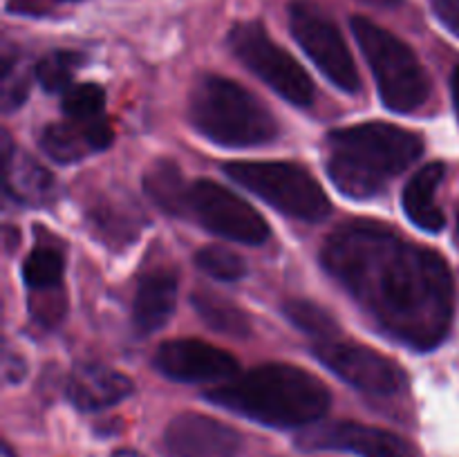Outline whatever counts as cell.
<instances>
[{"label": "cell", "instance_id": "cell-1", "mask_svg": "<svg viewBox=\"0 0 459 457\" xmlns=\"http://www.w3.org/2000/svg\"><path fill=\"white\" fill-rule=\"evenodd\" d=\"M321 263L390 341L429 352L451 332L455 285L435 251L381 224L350 222L327 237Z\"/></svg>", "mask_w": 459, "mask_h": 457}, {"label": "cell", "instance_id": "cell-2", "mask_svg": "<svg viewBox=\"0 0 459 457\" xmlns=\"http://www.w3.org/2000/svg\"><path fill=\"white\" fill-rule=\"evenodd\" d=\"M206 401L272 428H303L321 419L330 408V390L303 367L264 363L218 384Z\"/></svg>", "mask_w": 459, "mask_h": 457}, {"label": "cell", "instance_id": "cell-3", "mask_svg": "<svg viewBox=\"0 0 459 457\" xmlns=\"http://www.w3.org/2000/svg\"><path fill=\"white\" fill-rule=\"evenodd\" d=\"M424 152L417 133L393 124L350 125L327 134V175L343 195L370 200Z\"/></svg>", "mask_w": 459, "mask_h": 457}, {"label": "cell", "instance_id": "cell-4", "mask_svg": "<svg viewBox=\"0 0 459 457\" xmlns=\"http://www.w3.org/2000/svg\"><path fill=\"white\" fill-rule=\"evenodd\" d=\"M191 124L209 142L227 148L263 146L276 139V116L258 97L231 79L204 74L188 97Z\"/></svg>", "mask_w": 459, "mask_h": 457}, {"label": "cell", "instance_id": "cell-5", "mask_svg": "<svg viewBox=\"0 0 459 457\" xmlns=\"http://www.w3.org/2000/svg\"><path fill=\"white\" fill-rule=\"evenodd\" d=\"M352 31L379 85L381 101L388 110L411 115L420 110L430 94V79L417 54L368 18H352Z\"/></svg>", "mask_w": 459, "mask_h": 457}, {"label": "cell", "instance_id": "cell-6", "mask_svg": "<svg viewBox=\"0 0 459 457\" xmlns=\"http://www.w3.org/2000/svg\"><path fill=\"white\" fill-rule=\"evenodd\" d=\"M224 173L242 188L290 218L321 222L330 215V197L305 168L282 161H233Z\"/></svg>", "mask_w": 459, "mask_h": 457}, {"label": "cell", "instance_id": "cell-7", "mask_svg": "<svg viewBox=\"0 0 459 457\" xmlns=\"http://www.w3.org/2000/svg\"><path fill=\"white\" fill-rule=\"evenodd\" d=\"M229 47L238 61L269 85L278 97L299 108L312 106L314 83L290 52L258 22H240L229 31Z\"/></svg>", "mask_w": 459, "mask_h": 457}, {"label": "cell", "instance_id": "cell-8", "mask_svg": "<svg viewBox=\"0 0 459 457\" xmlns=\"http://www.w3.org/2000/svg\"><path fill=\"white\" fill-rule=\"evenodd\" d=\"M290 27L296 43L312 58L314 65L327 76L341 92L354 94L361 90L357 63L341 36L339 27L312 3L296 0L290 7Z\"/></svg>", "mask_w": 459, "mask_h": 457}, {"label": "cell", "instance_id": "cell-9", "mask_svg": "<svg viewBox=\"0 0 459 457\" xmlns=\"http://www.w3.org/2000/svg\"><path fill=\"white\" fill-rule=\"evenodd\" d=\"M188 211L206 231L242 245H263L269 227L263 215L247 204L240 195L220 184L200 179L191 186Z\"/></svg>", "mask_w": 459, "mask_h": 457}, {"label": "cell", "instance_id": "cell-10", "mask_svg": "<svg viewBox=\"0 0 459 457\" xmlns=\"http://www.w3.org/2000/svg\"><path fill=\"white\" fill-rule=\"evenodd\" d=\"M314 357L352 388L370 394H394L406 385L402 367L377 349L343 341H325L312 348Z\"/></svg>", "mask_w": 459, "mask_h": 457}, {"label": "cell", "instance_id": "cell-11", "mask_svg": "<svg viewBox=\"0 0 459 457\" xmlns=\"http://www.w3.org/2000/svg\"><path fill=\"white\" fill-rule=\"evenodd\" d=\"M155 367L182 384H224L240 372L236 357L197 339L166 341L157 348Z\"/></svg>", "mask_w": 459, "mask_h": 457}, {"label": "cell", "instance_id": "cell-12", "mask_svg": "<svg viewBox=\"0 0 459 457\" xmlns=\"http://www.w3.org/2000/svg\"><path fill=\"white\" fill-rule=\"evenodd\" d=\"M303 451H345L361 457H412L411 446L399 435L354 421L309 426L296 437Z\"/></svg>", "mask_w": 459, "mask_h": 457}, {"label": "cell", "instance_id": "cell-13", "mask_svg": "<svg viewBox=\"0 0 459 457\" xmlns=\"http://www.w3.org/2000/svg\"><path fill=\"white\" fill-rule=\"evenodd\" d=\"M164 446L170 457H236L242 437L224 421L182 412L166 428Z\"/></svg>", "mask_w": 459, "mask_h": 457}, {"label": "cell", "instance_id": "cell-14", "mask_svg": "<svg viewBox=\"0 0 459 457\" xmlns=\"http://www.w3.org/2000/svg\"><path fill=\"white\" fill-rule=\"evenodd\" d=\"M112 143L110 121L97 116L88 121H65V124H52L40 134V148L49 160L58 164H72L81 161L88 155L106 151Z\"/></svg>", "mask_w": 459, "mask_h": 457}, {"label": "cell", "instance_id": "cell-15", "mask_svg": "<svg viewBox=\"0 0 459 457\" xmlns=\"http://www.w3.org/2000/svg\"><path fill=\"white\" fill-rule=\"evenodd\" d=\"M133 392V381L121 372L99 363H85L70 375L67 399L79 410H103L124 401Z\"/></svg>", "mask_w": 459, "mask_h": 457}, {"label": "cell", "instance_id": "cell-16", "mask_svg": "<svg viewBox=\"0 0 459 457\" xmlns=\"http://www.w3.org/2000/svg\"><path fill=\"white\" fill-rule=\"evenodd\" d=\"M178 300V278L170 272H152L142 278L134 294L133 321L139 332L152 334L169 323Z\"/></svg>", "mask_w": 459, "mask_h": 457}, {"label": "cell", "instance_id": "cell-17", "mask_svg": "<svg viewBox=\"0 0 459 457\" xmlns=\"http://www.w3.org/2000/svg\"><path fill=\"white\" fill-rule=\"evenodd\" d=\"M444 173H446L444 164L435 161V164H429L421 170H417L411 182L406 184V188H403V211H406L408 220L417 224L421 231L439 233L444 224H446V218H444L442 209H439L437 200H435Z\"/></svg>", "mask_w": 459, "mask_h": 457}, {"label": "cell", "instance_id": "cell-18", "mask_svg": "<svg viewBox=\"0 0 459 457\" xmlns=\"http://www.w3.org/2000/svg\"><path fill=\"white\" fill-rule=\"evenodd\" d=\"M4 188L12 197L25 204H45L54 195V179L39 161L25 152H13L9 137L3 139Z\"/></svg>", "mask_w": 459, "mask_h": 457}, {"label": "cell", "instance_id": "cell-19", "mask_svg": "<svg viewBox=\"0 0 459 457\" xmlns=\"http://www.w3.org/2000/svg\"><path fill=\"white\" fill-rule=\"evenodd\" d=\"M143 191L166 213L184 215L188 211L191 186L184 184L182 170L173 161H155L143 175Z\"/></svg>", "mask_w": 459, "mask_h": 457}, {"label": "cell", "instance_id": "cell-20", "mask_svg": "<svg viewBox=\"0 0 459 457\" xmlns=\"http://www.w3.org/2000/svg\"><path fill=\"white\" fill-rule=\"evenodd\" d=\"M191 305L202 318L206 327L220 334L236 336V339H245L251 332V321L247 312H242L233 300L224 298V296L213 294V291H195L191 296Z\"/></svg>", "mask_w": 459, "mask_h": 457}, {"label": "cell", "instance_id": "cell-21", "mask_svg": "<svg viewBox=\"0 0 459 457\" xmlns=\"http://www.w3.org/2000/svg\"><path fill=\"white\" fill-rule=\"evenodd\" d=\"M285 316L296 330H300L303 334L312 336L318 343H325V341H334L339 336V325L334 323V318L325 312L323 307L314 305L312 300L294 298L285 303Z\"/></svg>", "mask_w": 459, "mask_h": 457}, {"label": "cell", "instance_id": "cell-22", "mask_svg": "<svg viewBox=\"0 0 459 457\" xmlns=\"http://www.w3.org/2000/svg\"><path fill=\"white\" fill-rule=\"evenodd\" d=\"M81 65H83V54L56 49L36 63L34 76L45 92H65Z\"/></svg>", "mask_w": 459, "mask_h": 457}, {"label": "cell", "instance_id": "cell-23", "mask_svg": "<svg viewBox=\"0 0 459 457\" xmlns=\"http://www.w3.org/2000/svg\"><path fill=\"white\" fill-rule=\"evenodd\" d=\"M63 255L49 246H36L22 263V280L34 291H54L61 285Z\"/></svg>", "mask_w": 459, "mask_h": 457}, {"label": "cell", "instance_id": "cell-24", "mask_svg": "<svg viewBox=\"0 0 459 457\" xmlns=\"http://www.w3.org/2000/svg\"><path fill=\"white\" fill-rule=\"evenodd\" d=\"M195 264L206 273V276L215 278V280L236 282L247 273V264L236 251L227 249V246L209 245L195 254Z\"/></svg>", "mask_w": 459, "mask_h": 457}, {"label": "cell", "instance_id": "cell-25", "mask_svg": "<svg viewBox=\"0 0 459 457\" xmlns=\"http://www.w3.org/2000/svg\"><path fill=\"white\" fill-rule=\"evenodd\" d=\"M103 106H106V92L97 83H79L70 85L63 92V112L67 119L88 121L101 116Z\"/></svg>", "mask_w": 459, "mask_h": 457}, {"label": "cell", "instance_id": "cell-26", "mask_svg": "<svg viewBox=\"0 0 459 457\" xmlns=\"http://www.w3.org/2000/svg\"><path fill=\"white\" fill-rule=\"evenodd\" d=\"M121 211H124V206L121 204H103L101 209L94 211V224H97L99 228H101L103 233H106L108 237H119V240H128V236L126 233L133 231L137 233V213H126L121 215Z\"/></svg>", "mask_w": 459, "mask_h": 457}, {"label": "cell", "instance_id": "cell-27", "mask_svg": "<svg viewBox=\"0 0 459 457\" xmlns=\"http://www.w3.org/2000/svg\"><path fill=\"white\" fill-rule=\"evenodd\" d=\"M27 97V79L22 76L21 67L9 54L3 58V108L13 110L21 106Z\"/></svg>", "mask_w": 459, "mask_h": 457}, {"label": "cell", "instance_id": "cell-28", "mask_svg": "<svg viewBox=\"0 0 459 457\" xmlns=\"http://www.w3.org/2000/svg\"><path fill=\"white\" fill-rule=\"evenodd\" d=\"M435 16L459 39V0H430Z\"/></svg>", "mask_w": 459, "mask_h": 457}, {"label": "cell", "instance_id": "cell-29", "mask_svg": "<svg viewBox=\"0 0 459 457\" xmlns=\"http://www.w3.org/2000/svg\"><path fill=\"white\" fill-rule=\"evenodd\" d=\"M363 4L368 7H377V9H394L403 3V0H361Z\"/></svg>", "mask_w": 459, "mask_h": 457}, {"label": "cell", "instance_id": "cell-30", "mask_svg": "<svg viewBox=\"0 0 459 457\" xmlns=\"http://www.w3.org/2000/svg\"><path fill=\"white\" fill-rule=\"evenodd\" d=\"M451 92H453V103H455V112L459 116V67H455V72H453Z\"/></svg>", "mask_w": 459, "mask_h": 457}, {"label": "cell", "instance_id": "cell-31", "mask_svg": "<svg viewBox=\"0 0 459 457\" xmlns=\"http://www.w3.org/2000/svg\"><path fill=\"white\" fill-rule=\"evenodd\" d=\"M3 457H13V455H12V451H9V446H4V451H3Z\"/></svg>", "mask_w": 459, "mask_h": 457}, {"label": "cell", "instance_id": "cell-32", "mask_svg": "<svg viewBox=\"0 0 459 457\" xmlns=\"http://www.w3.org/2000/svg\"><path fill=\"white\" fill-rule=\"evenodd\" d=\"M457 240H459V215H457Z\"/></svg>", "mask_w": 459, "mask_h": 457}]
</instances>
